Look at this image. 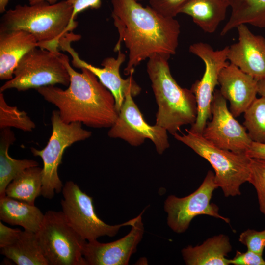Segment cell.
Masks as SVG:
<instances>
[{
  "mask_svg": "<svg viewBox=\"0 0 265 265\" xmlns=\"http://www.w3.org/2000/svg\"><path fill=\"white\" fill-rule=\"evenodd\" d=\"M44 214L34 205L5 196L0 198V219L11 225H19L25 230L36 233Z\"/></svg>",
  "mask_w": 265,
  "mask_h": 265,
  "instance_id": "cell-21",
  "label": "cell"
},
{
  "mask_svg": "<svg viewBox=\"0 0 265 265\" xmlns=\"http://www.w3.org/2000/svg\"><path fill=\"white\" fill-rule=\"evenodd\" d=\"M30 5L35 4L42 2H47L51 4L57 3L58 0H27Z\"/></svg>",
  "mask_w": 265,
  "mask_h": 265,
  "instance_id": "cell-36",
  "label": "cell"
},
{
  "mask_svg": "<svg viewBox=\"0 0 265 265\" xmlns=\"http://www.w3.org/2000/svg\"><path fill=\"white\" fill-rule=\"evenodd\" d=\"M218 188L214 173L209 170L199 187L190 194L184 197L168 196L164 203V210L167 214L169 228L176 233H184L193 218L201 215L212 216L230 224V220L220 214L218 207L211 202L214 191Z\"/></svg>",
  "mask_w": 265,
  "mask_h": 265,
  "instance_id": "cell-10",
  "label": "cell"
},
{
  "mask_svg": "<svg viewBox=\"0 0 265 265\" xmlns=\"http://www.w3.org/2000/svg\"><path fill=\"white\" fill-rule=\"evenodd\" d=\"M42 171V168L35 166L22 172L8 185L6 195L34 205L36 198L41 195Z\"/></svg>",
  "mask_w": 265,
  "mask_h": 265,
  "instance_id": "cell-25",
  "label": "cell"
},
{
  "mask_svg": "<svg viewBox=\"0 0 265 265\" xmlns=\"http://www.w3.org/2000/svg\"><path fill=\"white\" fill-rule=\"evenodd\" d=\"M248 182L255 187L259 210L265 217V159L251 158Z\"/></svg>",
  "mask_w": 265,
  "mask_h": 265,
  "instance_id": "cell-28",
  "label": "cell"
},
{
  "mask_svg": "<svg viewBox=\"0 0 265 265\" xmlns=\"http://www.w3.org/2000/svg\"><path fill=\"white\" fill-rule=\"evenodd\" d=\"M73 7V13L69 25L68 32L73 30L77 26L75 21L78 14L88 8L98 9L102 5L101 0H67Z\"/></svg>",
  "mask_w": 265,
  "mask_h": 265,
  "instance_id": "cell-31",
  "label": "cell"
},
{
  "mask_svg": "<svg viewBox=\"0 0 265 265\" xmlns=\"http://www.w3.org/2000/svg\"><path fill=\"white\" fill-rule=\"evenodd\" d=\"M73 7L66 0L54 4L42 2L17 5L1 17L0 30H23L31 33L40 47L59 52V43L68 32Z\"/></svg>",
  "mask_w": 265,
  "mask_h": 265,
  "instance_id": "cell-4",
  "label": "cell"
},
{
  "mask_svg": "<svg viewBox=\"0 0 265 265\" xmlns=\"http://www.w3.org/2000/svg\"><path fill=\"white\" fill-rule=\"evenodd\" d=\"M226 0L231 12L221 30V36L225 35L241 24L265 28V0Z\"/></svg>",
  "mask_w": 265,
  "mask_h": 265,
  "instance_id": "cell-24",
  "label": "cell"
},
{
  "mask_svg": "<svg viewBox=\"0 0 265 265\" xmlns=\"http://www.w3.org/2000/svg\"><path fill=\"white\" fill-rule=\"evenodd\" d=\"M40 44L29 32L23 30H0V79L8 80L18 63L29 51Z\"/></svg>",
  "mask_w": 265,
  "mask_h": 265,
  "instance_id": "cell-18",
  "label": "cell"
},
{
  "mask_svg": "<svg viewBox=\"0 0 265 265\" xmlns=\"http://www.w3.org/2000/svg\"><path fill=\"white\" fill-rule=\"evenodd\" d=\"M110 128L109 137L120 138L133 146L141 145L149 139L159 154L169 147L167 130L156 124L150 125L145 121L130 91L125 95L118 117Z\"/></svg>",
  "mask_w": 265,
  "mask_h": 265,
  "instance_id": "cell-12",
  "label": "cell"
},
{
  "mask_svg": "<svg viewBox=\"0 0 265 265\" xmlns=\"http://www.w3.org/2000/svg\"><path fill=\"white\" fill-rule=\"evenodd\" d=\"M236 28L238 41L229 46L228 60L258 81L265 78V38L253 34L246 24Z\"/></svg>",
  "mask_w": 265,
  "mask_h": 265,
  "instance_id": "cell-16",
  "label": "cell"
},
{
  "mask_svg": "<svg viewBox=\"0 0 265 265\" xmlns=\"http://www.w3.org/2000/svg\"><path fill=\"white\" fill-rule=\"evenodd\" d=\"M11 127L31 132L35 128V124L26 112L20 110L17 106H9L3 92H0V129Z\"/></svg>",
  "mask_w": 265,
  "mask_h": 265,
  "instance_id": "cell-27",
  "label": "cell"
},
{
  "mask_svg": "<svg viewBox=\"0 0 265 265\" xmlns=\"http://www.w3.org/2000/svg\"><path fill=\"white\" fill-rule=\"evenodd\" d=\"M238 241L247 250L263 255L265 248V229L262 231L248 229L240 234Z\"/></svg>",
  "mask_w": 265,
  "mask_h": 265,
  "instance_id": "cell-29",
  "label": "cell"
},
{
  "mask_svg": "<svg viewBox=\"0 0 265 265\" xmlns=\"http://www.w3.org/2000/svg\"><path fill=\"white\" fill-rule=\"evenodd\" d=\"M246 154L250 158L265 159V143L252 142Z\"/></svg>",
  "mask_w": 265,
  "mask_h": 265,
  "instance_id": "cell-34",
  "label": "cell"
},
{
  "mask_svg": "<svg viewBox=\"0 0 265 265\" xmlns=\"http://www.w3.org/2000/svg\"><path fill=\"white\" fill-rule=\"evenodd\" d=\"M70 78L63 63L61 53L36 47L20 60L13 72V77L0 88V92L16 89L19 91L55 85L68 86Z\"/></svg>",
  "mask_w": 265,
  "mask_h": 265,
  "instance_id": "cell-7",
  "label": "cell"
},
{
  "mask_svg": "<svg viewBox=\"0 0 265 265\" xmlns=\"http://www.w3.org/2000/svg\"><path fill=\"white\" fill-rule=\"evenodd\" d=\"M21 230L13 229L3 224L0 221V248H2L13 243L19 236Z\"/></svg>",
  "mask_w": 265,
  "mask_h": 265,
  "instance_id": "cell-33",
  "label": "cell"
},
{
  "mask_svg": "<svg viewBox=\"0 0 265 265\" xmlns=\"http://www.w3.org/2000/svg\"><path fill=\"white\" fill-rule=\"evenodd\" d=\"M228 7L226 0H190L179 13L190 16L204 32L212 33L224 20Z\"/></svg>",
  "mask_w": 265,
  "mask_h": 265,
  "instance_id": "cell-20",
  "label": "cell"
},
{
  "mask_svg": "<svg viewBox=\"0 0 265 265\" xmlns=\"http://www.w3.org/2000/svg\"><path fill=\"white\" fill-rule=\"evenodd\" d=\"M9 0H0V13H3L6 11L7 5Z\"/></svg>",
  "mask_w": 265,
  "mask_h": 265,
  "instance_id": "cell-37",
  "label": "cell"
},
{
  "mask_svg": "<svg viewBox=\"0 0 265 265\" xmlns=\"http://www.w3.org/2000/svg\"><path fill=\"white\" fill-rule=\"evenodd\" d=\"M229 262L234 265H265L263 255L249 250L245 252L237 250L234 257L229 259Z\"/></svg>",
  "mask_w": 265,
  "mask_h": 265,
  "instance_id": "cell-32",
  "label": "cell"
},
{
  "mask_svg": "<svg viewBox=\"0 0 265 265\" xmlns=\"http://www.w3.org/2000/svg\"><path fill=\"white\" fill-rule=\"evenodd\" d=\"M0 253L18 265H49L36 233L26 230L13 243L1 248Z\"/></svg>",
  "mask_w": 265,
  "mask_h": 265,
  "instance_id": "cell-23",
  "label": "cell"
},
{
  "mask_svg": "<svg viewBox=\"0 0 265 265\" xmlns=\"http://www.w3.org/2000/svg\"><path fill=\"white\" fill-rule=\"evenodd\" d=\"M52 132L46 146L42 150L31 148L34 156L40 157L43 162L42 171L41 195L51 199L55 192L62 191L63 185L58 174L65 149L73 143L90 137L91 131L84 129L80 122L66 123L61 119L58 110H54L51 116Z\"/></svg>",
  "mask_w": 265,
  "mask_h": 265,
  "instance_id": "cell-6",
  "label": "cell"
},
{
  "mask_svg": "<svg viewBox=\"0 0 265 265\" xmlns=\"http://www.w3.org/2000/svg\"><path fill=\"white\" fill-rule=\"evenodd\" d=\"M62 192L61 206L66 220L85 240L91 241L105 236L114 237L121 227L131 226L136 220L137 217L118 225L105 223L95 212L92 197L73 181L66 182Z\"/></svg>",
  "mask_w": 265,
  "mask_h": 265,
  "instance_id": "cell-9",
  "label": "cell"
},
{
  "mask_svg": "<svg viewBox=\"0 0 265 265\" xmlns=\"http://www.w3.org/2000/svg\"><path fill=\"white\" fill-rule=\"evenodd\" d=\"M111 3V16L119 33L114 51L120 50L122 42L128 51L126 75L132 74L142 61L155 54L169 58L176 54L180 25L174 18L135 0H112Z\"/></svg>",
  "mask_w": 265,
  "mask_h": 265,
  "instance_id": "cell-1",
  "label": "cell"
},
{
  "mask_svg": "<svg viewBox=\"0 0 265 265\" xmlns=\"http://www.w3.org/2000/svg\"><path fill=\"white\" fill-rule=\"evenodd\" d=\"M257 92L265 98V78L258 81Z\"/></svg>",
  "mask_w": 265,
  "mask_h": 265,
  "instance_id": "cell-35",
  "label": "cell"
},
{
  "mask_svg": "<svg viewBox=\"0 0 265 265\" xmlns=\"http://www.w3.org/2000/svg\"><path fill=\"white\" fill-rule=\"evenodd\" d=\"M62 61L70 75L68 88L55 85L36 89L44 99L58 109L62 120L66 123L80 122L95 128H110L118 115L114 97L111 92L86 68L81 72L75 70L68 56L61 53Z\"/></svg>",
  "mask_w": 265,
  "mask_h": 265,
  "instance_id": "cell-2",
  "label": "cell"
},
{
  "mask_svg": "<svg viewBox=\"0 0 265 265\" xmlns=\"http://www.w3.org/2000/svg\"><path fill=\"white\" fill-rule=\"evenodd\" d=\"M169 59L160 54L152 55L148 59L147 72L158 106L155 124L174 135L182 126L195 122L197 106L192 91L182 88L173 78Z\"/></svg>",
  "mask_w": 265,
  "mask_h": 265,
  "instance_id": "cell-3",
  "label": "cell"
},
{
  "mask_svg": "<svg viewBox=\"0 0 265 265\" xmlns=\"http://www.w3.org/2000/svg\"><path fill=\"white\" fill-rule=\"evenodd\" d=\"M135 0L138 2V1H140V0Z\"/></svg>",
  "mask_w": 265,
  "mask_h": 265,
  "instance_id": "cell-38",
  "label": "cell"
},
{
  "mask_svg": "<svg viewBox=\"0 0 265 265\" xmlns=\"http://www.w3.org/2000/svg\"><path fill=\"white\" fill-rule=\"evenodd\" d=\"M220 91L230 103L235 117L240 116L257 98L258 80L235 65L228 63L218 76Z\"/></svg>",
  "mask_w": 265,
  "mask_h": 265,
  "instance_id": "cell-17",
  "label": "cell"
},
{
  "mask_svg": "<svg viewBox=\"0 0 265 265\" xmlns=\"http://www.w3.org/2000/svg\"><path fill=\"white\" fill-rule=\"evenodd\" d=\"M243 125L252 142L265 143V98H256L244 112Z\"/></svg>",
  "mask_w": 265,
  "mask_h": 265,
  "instance_id": "cell-26",
  "label": "cell"
},
{
  "mask_svg": "<svg viewBox=\"0 0 265 265\" xmlns=\"http://www.w3.org/2000/svg\"><path fill=\"white\" fill-rule=\"evenodd\" d=\"M229 46L214 50L209 44L198 42L191 45L189 51L199 57L204 63L205 71L200 80H196L190 90L195 95L197 115L195 122L189 131L202 135L209 119L211 117V103L216 86L219 84L218 76L227 61Z\"/></svg>",
  "mask_w": 265,
  "mask_h": 265,
  "instance_id": "cell-11",
  "label": "cell"
},
{
  "mask_svg": "<svg viewBox=\"0 0 265 265\" xmlns=\"http://www.w3.org/2000/svg\"><path fill=\"white\" fill-rule=\"evenodd\" d=\"M190 0H149L150 6L161 15L174 18Z\"/></svg>",
  "mask_w": 265,
  "mask_h": 265,
  "instance_id": "cell-30",
  "label": "cell"
},
{
  "mask_svg": "<svg viewBox=\"0 0 265 265\" xmlns=\"http://www.w3.org/2000/svg\"><path fill=\"white\" fill-rule=\"evenodd\" d=\"M143 211L137 216L130 232L114 241L101 243L97 240L86 242L83 256L87 265H127L136 251L144 231L142 220Z\"/></svg>",
  "mask_w": 265,
  "mask_h": 265,
  "instance_id": "cell-15",
  "label": "cell"
},
{
  "mask_svg": "<svg viewBox=\"0 0 265 265\" xmlns=\"http://www.w3.org/2000/svg\"><path fill=\"white\" fill-rule=\"evenodd\" d=\"M212 119L207 121L202 135L214 145L238 153H246L252 141L247 130L228 108L226 99L215 90L211 107Z\"/></svg>",
  "mask_w": 265,
  "mask_h": 265,
  "instance_id": "cell-13",
  "label": "cell"
},
{
  "mask_svg": "<svg viewBox=\"0 0 265 265\" xmlns=\"http://www.w3.org/2000/svg\"><path fill=\"white\" fill-rule=\"evenodd\" d=\"M186 132V134L176 133L173 135L210 163L214 171L215 182L225 197L240 195L241 185L248 181L251 158L246 153L220 148L202 135L188 130Z\"/></svg>",
  "mask_w": 265,
  "mask_h": 265,
  "instance_id": "cell-5",
  "label": "cell"
},
{
  "mask_svg": "<svg viewBox=\"0 0 265 265\" xmlns=\"http://www.w3.org/2000/svg\"><path fill=\"white\" fill-rule=\"evenodd\" d=\"M49 265H87L84 240L68 224L62 211L49 210L36 233Z\"/></svg>",
  "mask_w": 265,
  "mask_h": 265,
  "instance_id": "cell-8",
  "label": "cell"
},
{
  "mask_svg": "<svg viewBox=\"0 0 265 265\" xmlns=\"http://www.w3.org/2000/svg\"><path fill=\"white\" fill-rule=\"evenodd\" d=\"M16 138L10 128L1 129L0 134V198L6 196L5 190L9 183L27 168L38 166L32 159H16L8 153L10 146Z\"/></svg>",
  "mask_w": 265,
  "mask_h": 265,
  "instance_id": "cell-22",
  "label": "cell"
},
{
  "mask_svg": "<svg viewBox=\"0 0 265 265\" xmlns=\"http://www.w3.org/2000/svg\"><path fill=\"white\" fill-rule=\"evenodd\" d=\"M232 247L228 236L219 234L211 237L199 245L184 248L182 255L187 265H229L227 258Z\"/></svg>",
  "mask_w": 265,
  "mask_h": 265,
  "instance_id": "cell-19",
  "label": "cell"
},
{
  "mask_svg": "<svg viewBox=\"0 0 265 265\" xmlns=\"http://www.w3.org/2000/svg\"><path fill=\"white\" fill-rule=\"evenodd\" d=\"M80 38V35L68 33L60 40L59 49L70 54L73 67L79 69L86 68L98 78L113 95L116 107L119 112L127 92L131 91L133 97L139 94L141 91V87L134 80L132 74L126 79H123L120 76V68L125 61L126 55L120 50L117 58L106 57L103 61V68L95 67L80 58L78 53L71 47V43Z\"/></svg>",
  "mask_w": 265,
  "mask_h": 265,
  "instance_id": "cell-14",
  "label": "cell"
}]
</instances>
